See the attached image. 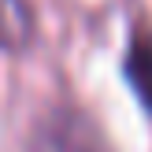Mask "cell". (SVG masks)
<instances>
[{"mask_svg":"<svg viewBox=\"0 0 152 152\" xmlns=\"http://www.w3.org/2000/svg\"><path fill=\"white\" fill-rule=\"evenodd\" d=\"M26 152H115L104 137V130L89 115L74 108H56L37 119L30 130Z\"/></svg>","mask_w":152,"mask_h":152,"instance_id":"obj_1","label":"cell"},{"mask_svg":"<svg viewBox=\"0 0 152 152\" xmlns=\"http://www.w3.org/2000/svg\"><path fill=\"white\" fill-rule=\"evenodd\" d=\"M123 78L130 86V93L137 96V104L152 115V41L145 34H134L123 56Z\"/></svg>","mask_w":152,"mask_h":152,"instance_id":"obj_2","label":"cell"},{"mask_svg":"<svg viewBox=\"0 0 152 152\" xmlns=\"http://www.w3.org/2000/svg\"><path fill=\"white\" fill-rule=\"evenodd\" d=\"M34 41V11L26 0H0V52H22Z\"/></svg>","mask_w":152,"mask_h":152,"instance_id":"obj_3","label":"cell"}]
</instances>
